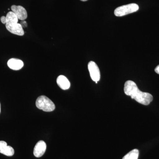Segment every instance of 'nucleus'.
<instances>
[{
	"label": "nucleus",
	"mask_w": 159,
	"mask_h": 159,
	"mask_svg": "<svg viewBox=\"0 0 159 159\" xmlns=\"http://www.w3.org/2000/svg\"><path fill=\"white\" fill-rule=\"evenodd\" d=\"M20 25L22 26L23 28H26L27 26H28V24H27L25 21V20H22V21L20 23Z\"/></svg>",
	"instance_id": "ddd939ff"
},
{
	"label": "nucleus",
	"mask_w": 159,
	"mask_h": 159,
	"mask_svg": "<svg viewBox=\"0 0 159 159\" xmlns=\"http://www.w3.org/2000/svg\"><path fill=\"white\" fill-rule=\"evenodd\" d=\"M80 1H83V2H85V1H88V0H80Z\"/></svg>",
	"instance_id": "dca6fc26"
},
{
	"label": "nucleus",
	"mask_w": 159,
	"mask_h": 159,
	"mask_svg": "<svg viewBox=\"0 0 159 159\" xmlns=\"http://www.w3.org/2000/svg\"><path fill=\"white\" fill-rule=\"evenodd\" d=\"M36 106L38 108L46 112L52 111L55 108L54 102L45 96H41L37 98Z\"/></svg>",
	"instance_id": "f03ea898"
},
{
	"label": "nucleus",
	"mask_w": 159,
	"mask_h": 159,
	"mask_svg": "<svg viewBox=\"0 0 159 159\" xmlns=\"http://www.w3.org/2000/svg\"><path fill=\"white\" fill-rule=\"evenodd\" d=\"M0 153L8 157H11L14 155V150L10 146L7 145L5 141H0Z\"/></svg>",
	"instance_id": "6e6552de"
},
{
	"label": "nucleus",
	"mask_w": 159,
	"mask_h": 159,
	"mask_svg": "<svg viewBox=\"0 0 159 159\" xmlns=\"http://www.w3.org/2000/svg\"><path fill=\"white\" fill-rule=\"evenodd\" d=\"M124 90L127 96H130L132 99L143 105H148L153 100L151 94L140 91L135 83L132 80L125 82Z\"/></svg>",
	"instance_id": "f257e3e1"
},
{
	"label": "nucleus",
	"mask_w": 159,
	"mask_h": 159,
	"mask_svg": "<svg viewBox=\"0 0 159 159\" xmlns=\"http://www.w3.org/2000/svg\"><path fill=\"white\" fill-rule=\"evenodd\" d=\"M6 26L7 30L12 34L19 36H23L25 34L22 26L20 24H6Z\"/></svg>",
	"instance_id": "39448f33"
},
{
	"label": "nucleus",
	"mask_w": 159,
	"mask_h": 159,
	"mask_svg": "<svg viewBox=\"0 0 159 159\" xmlns=\"http://www.w3.org/2000/svg\"><path fill=\"white\" fill-rule=\"evenodd\" d=\"M139 156V151L137 149H134L131 151L122 159H138Z\"/></svg>",
	"instance_id": "f8f14e48"
},
{
	"label": "nucleus",
	"mask_w": 159,
	"mask_h": 159,
	"mask_svg": "<svg viewBox=\"0 0 159 159\" xmlns=\"http://www.w3.org/2000/svg\"><path fill=\"white\" fill-rule=\"evenodd\" d=\"M6 24H15L18 23V18L13 11H9L6 16Z\"/></svg>",
	"instance_id": "9b49d317"
},
{
	"label": "nucleus",
	"mask_w": 159,
	"mask_h": 159,
	"mask_svg": "<svg viewBox=\"0 0 159 159\" xmlns=\"http://www.w3.org/2000/svg\"><path fill=\"white\" fill-rule=\"evenodd\" d=\"M155 71L157 74H159V65L157 66L156 68L155 69Z\"/></svg>",
	"instance_id": "2eb2a0df"
},
{
	"label": "nucleus",
	"mask_w": 159,
	"mask_h": 159,
	"mask_svg": "<svg viewBox=\"0 0 159 159\" xmlns=\"http://www.w3.org/2000/svg\"><path fill=\"white\" fill-rule=\"evenodd\" d=\"M47 145L45 142L43 141H40L37 142L34 146L33 153L36 157H40L45 152Z\"/></svg>",
	"instance_id": "0eeeda50"
},
{
	"label": "nucleus",
	"mask_w": 159,
	"mask_h": 159,
	"mask_svg": "<svg viewBox=\"0 0 159 159\" xmlns=\"http://www.w3.org/2000/svg\"><path fill=\"white\" fill-rule=\"evenodd\" d=\"M1 21L3 24H6V16H2L1 18Z\"/></svg>",
	"instance_id": "4468645a"
},
{
	"label": "nucleus",
	"mask_w": 159,
	"mask_h": 159,
	"mask_svg": "<svg viewBox=\"0 0 159 159\" xmlns=\"http://www.w3.org/2000/svg\"><path fill=\"white\" fill-rule=\"evenodd\" d=\"M9 68L14 70H18L22 68L24 63L22 61L17 58H11L8 61L7 63Z\"/></svg>",
	"instance_id": "1a4fd4ad"
},
{
	"label": "nucleus",
	"mask_w": 159,
	"mask_h": 159,
	"mask_svg": "<svg viewBox=\"0 0 159 159\" xmlns=\"http://www.w3.org/2000/svg\"><path fill=\"white\" fill-rule=\"evenodd\" d=\"M11 9L17 16L19 20H24L28 17L27 11L22 6L13 5L11 6Z\"/></svg>",
	"instance_id": "423d86ee"
},
{
	"label": "nucleus",
	"mask_w": 159,
	"mask_h": 159,
	"mask_svg": "<svg viewBox=\"0 0 159 159\" xmlns=\"http://www.w3.org/2000/svg\"><path fill=\"white\" fill-rule=\"evenodd\" d=\"M57 85L63 90L68 89L70 86V83L68 79L63 75L58 76L57 79Z\"/></svg>",
	"instance_id": "9d476101"
},
{
	"label": "nucleus",
	"mask_w": 159,
	"mask_h": 159,
	"mask_svg": "<svg viewBox=\"0 0 159 159\" xmlns=\"http://www.w3.org/2000/svg\"><path fill=\"white\" fill-rule=\"evenodd\" d=\"M139 6L136 4L132 3L118 7L114 11V14L116 16H122L138 11Z\"/></svg>",
	"instance_id": "7ed1b4c3"
},
{
	"label": "nucleus",
	"mask_w": 159,
	"mask_h": 159,
	"mask_svg": "<svg viewBox=\"0 0 159 159\" xmlns=\"http://www.w3.org/2000/svg\"><path fill=\"white\" fill-rule=\"evenodd\" d=\"M0 112H1V104H0Z\"/></svg>",
	"instance_id": "f3484780"
},
{
	"label": "nucleus",
	"mask_w": 159,
	"mask_h": 159,
	"mask_svg": "<svg viewBox=\"0 0 159 159\" xmlns=\"http://www.w3.org/2000/svg\"><path fill=\"white\" fill-rule=\"evenodd\" d=\"M88 69L91 79L97 83L100 78V73L99 67L93 61H90L88 64Z\"/></svg>",
	"instance_id": "20e7f679"
}]
</instances>
